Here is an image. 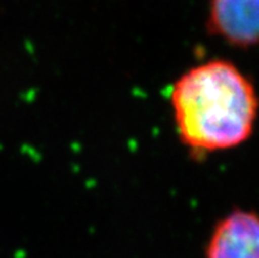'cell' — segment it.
<instances>
[{
	"label": "cell",
	"mask_w": 259,
	"mask_h": 258,
	"mask_svg": "<svg viewBox=\"0 0 259 258\" xmlns=\"http://www.w3.org/2000/svg\"><path fill=\"white\" fill-rule=\"evenodd\" d=\"M170 100L178 136L194 156L243 144L258 118L255 87L225 59L187 70L172 86Z\"/></svg>",
	"instance_id": "6da1fadb"
},
{
	"label": "cell",
	"mask_w": 259,
	"mask_h": 258,
	"mask_svg": "<svg viewBox=\"0 0 259 258\" xmlns=\"http://www.w3.org/2000/svg\"><path fill=\"white\" fill-rule=\"evenodd\" d=\"M205 258H259V215L234 209L213 228Z\"/></svg>",
	"instance_id": "3957f363"
},
{
	"label": "cell",
	"mask_w": 259,
	"mask_h": 258,
	"mask_svg": "<svg viewBox=\"0 0 259 258\" xmlns=\"http://www.w3.org/2000/svg\"><path fill=\"white\" fill-rule=\"evenodd\" d=\"M207 28L236 48L259 44V0H210Z\"/></svg>",
	"instance_id": "7a4b0ae2"
}]
</instances>
